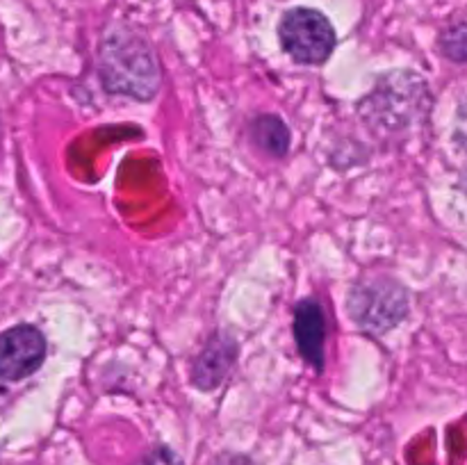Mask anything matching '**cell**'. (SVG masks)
<instances>
[{
    "label": "cell",
    "mask_w": 467,
    "mask_h": 465,
    "mask_svg": "<svg viewBox=\"0 0 467 465\" xmlns=\"http://www.w3.org/2000/svg\"><path fill=\"white\" fill-rule=\"evenodd\" d=\"M295 337L306 363L315 369L324 367V340H327V319L317 301L306 299L295 310Z\"/></svg>",
    "instance_id": "cell-5"
},
{
    "label": "cell",
    "mask_w": 467,
    "mask_h": 465,
    "mask_svg": "<svg viewBox=\"0 0 467 465\" xmlns=\"http://www.w3.org/2000/svg\"><path fill=\"white\" fill-rule=\"evenodd\" d=\"M46 358V340L39 328L14 326L0 333V378L21 381L41 367Z\"/></svg>",
    "instance_id": "cell-4"
},
{
    "label": "cell",
    "mask_w": 467,
    "mask_h": 465,
    "mask_svg": "<svg viewBox=\"0 0 467 465\" xmlns=\"http://www.w3.org/2000/svg\"><path fill=\"white\" fill-rule=\"evenodd\" d=\"M140 465H182V460L169 447H158L153 454L146 456Z\"/></svg>",
    "instance_id": "cell-9"
},
{
    "label": "cell",
    "mask_w": 467,
    "mask_h": 465,
    "mask_svg": "<svg viewBox=\"0 0 467 465\" xmlns=\"http://www.w3.org/2000/svg\"><path fill=\"white\" fill-rule=\"evenodd\" d=\"M278 39L283 50L299 64H324L336 48V30L317 9L296 7L281 18Z\"/></svg>",
    "instance_id": "cell-2"
},
{
    "label": "cell",
    "mask_w": 467,
    "mask_h": 465,
    "mask_svg": "<svg viewBox=\"0 0 467 465\" xmlns=\"http://www.w3.org/2000/svg\"><path fill=\"white\" fill-rule=\"evenodd\" d=\"M251 135L260 149L276 155V158L285 155L290 149V130L281 119L272 117V114H263V117L255 119L254 126H251Z\"/></svg>",
    "instance_id": "cell-7"
},
{
    "label": "cell",
    "mask_w": 467,
    "mask_h": 465,
    "mask_svg": "<svg viewBox=\"0 0 467 465\" xmlns=\"http://www.w3.org/2000/svg\"><path fill=\"white\" fill-rule=\"evenodd\" d=\"M213 465H254V460L242 454H222L219 459H214Z\"/></svg>",
    "instance_id": "cell-10"
},
{
    "label": "cell",
    "mask_w": 467,
    "mask_h": 465,
    "mask_svg": "<svg viewBox=\"0 0 467 465\" xmlns=\"http://www.w3.org/2000/svg\"><path fill=\"white\" fill-rule=\"evenodd\" d=\"M441 48L454 62H467V23L447 27L441 36Z\"/></svg>",
    "instance_id": "cell-8"
},
{
    "label": "cell",
    "mask_w": 467,
    "mask_h": 465,
    "mask_svg": "<svg viewBox=\"0 0 467 465\" xmlns=\"http://www.w3.org/2000/svg\"><path fill=\"white\" fill-rule=\"evenodd\" d=\"M237 346L231 337L226 336H214L210 345L205 346L203 354L196 358L194 365V383L201 390H213L214 386L223 381L228 369L233 367L235 360Z\"/></svg>",
    "instance_id": "cell-6"
},
{
    "label": "cell",
    "mask_w": 467,
    "mask_h": 465,
    "mask_svg": "<svg viewBox=\"0 0 467 465\" xmlns=\"http://www.w3.org/2000/svg\"><path fill=\"white\" fill-rule=\"evenodd\" d=\"M349 310L360 326L383 333L404 319L406 292L401 290V285L386 278L365 281L351 292Z\"/></svg>",
    "instance_id": "cell-3"
},
{
    "label": "cell",
    "mask_w": 467,
    "mask_h": 465,
    "mask_svg": "<svg viewBox=\"0 0 467 465\" xmlns=\"http://www.w3.org/2000/svg\"><path fill=\"white\" fill-rule=\"evenodd\" d=\"M100 71L112 91H128L137 98H150L158 85L153 57L149 48L128 30L105 36L100 53Z\"/></svg>",
    "instance_id": "cell-1"
}]
</instances>
